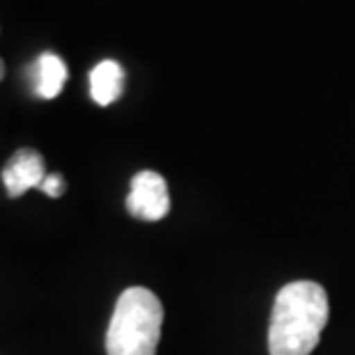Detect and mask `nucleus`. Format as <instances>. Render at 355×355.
<instances>
[{
    "instance_id": "7",
    "label": "nucleus",
    "mask_w": 355,
    "mask_h": 355,
    "mask_svg": "<svg viewBox=\"0 0 355 355\" xmlns=\"http://www.w3.org/2000/svg\"><path fill=\"white\" fill-rule=\"evenodd\" d=\"M40 191H44L49 198H62L64 195V179L60 175H46Z\"/></svg>"
},
{
    "instance_id": "2",
    "label": "nucleus",
    "mask_w": 355,
    "mask_h": 355,
    "mask_svg": "<svg viewBox=\"0 0 355 355\" xmlns=\"http://www.w3.org/2000/svg\"><path fill=\"white\" fill-rule=\"evenodd\" d=\"M163 328V305L154 291L131 286L122 291L112 312L105 353L108 355H156Z\"/></svg>"
},
{
    "instance_id": "4",
    "label": "nucleus",
    "mask_w": 355,
    "mask_h": 355,
    "mask_svg": "<svg viewBox=\"0 0 355 355\" xmlns=\"http://www.w3.org/2000/svg\"><path fill=\"white\" fill-rule=\"evenodd\" d=\"M44 179H46L44 158L35 149H19L3 168V184L12 200L21 198L30 188H42Z\"/></svg>"
},
{
    "instance_id": "1",
    "label": "nucleus",
    "mask_w": 355,
    "mask_h": 355,
    "mask_svg": "<svg viewBox=\"0 0 355 355\" xmlns=\"http://www.w3.org/2000/svg\"><path fill=\"white\" fill-rule=\"evenodd\" d=\"M328 293L321 284L298 279L277 291L268 326L270 355H309L328 323Z\"/></svg>"
},
{
    "instance_id": "8",
    "label": "nucleus",
    "mask_w": 355,
    "mask_h": 355,
    "mask_svg": "<svg viewBox=\"0 0 355 355\" xmlns=\"http://www.w3.org/2000/svg\"><path fill=\"white\" fill-rule=\"evenodd\" d=\"M5 76V64H3V60H0V80H3Z\"/></svg>"
},
{
    "instance_id": "6",
    "label": "nucleus",
    "mask_w": 355,
    "mask_h": 355,
    "mask_svg": "<svg viewBox=\"0 0 355 355\" xmlns=\"http://www.w3.org/2000/svg\"><path fill=\"white\" fill-rule=\"evenodd\" d=\"M35 92L42 99H55L64 89L67 83V64L64 60L55 53H42L40 60L35 62Z\"/></svg>"
},
{
    "instance_id": "5",
    "label": "nucleus",
    "mask_w": 355,
    "mask_h": 355,
    "mask_svg": "<svg viewBox=\"0 0 355 355\" xmlns=\"http://www.w3.org/2000/svg\"><path fill=\"white\" fill-rule=\"evenodd\" d=\"M124 89V69L115 60H103L89 73V92L99 105H110L122 96Z\"/></svg>"
},
{
    "instance_id": "3",
    "label": "nucleus",
    "mask_w": 355,
    "mask_h": 355,
    "mask_svg": "<svg viewBox=\"0 0 355 355\" xmlns=\"http://www.w3.org/2000/svg\"><path fill=\"white\" fill-rule=\"evenodd\" d=\"M126 209L138 220H163L170 214V193L165 179L154 170L138 172L131 179V191L126 195Z\"/></svg>"
}]
</instances>
